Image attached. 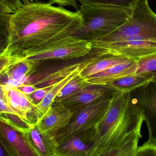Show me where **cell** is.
<instances>
[{"label":"cell","instance_id":"cell-31","mask_svg":"<svg viewBox=\"0 0 156 156\" xmlns=\"http://www.w3.org/2000/svg\"><path fill=\"white\" fill-rule=\"evenodd\" d=\"M16 88H18L20 90L23 92L27 96L32 94L37 89L34 85H30V84H24Z\"/></svg>","mask_w":156,"mask_h":156},{"label":"cell","instance_id":"cell-15","mask_svg":"<svg viewBox=\"0 0 156 156\" xmlns=\"http://www.w3.org/2000/svg\"><path fill=\"white\" fill-rule=\"evenodd\" d=\"M41 62L27 59L16 61L0 76V84L5 85L7 80H17L25 84L27 77L34 73Z\"/></svg>","mask_w":156,"mask_h":156},{"label":"cell","instance_id":"cell-8","mask_svg":"<svg viewBox=\"0 0 156 156\" xmlns=\"http://www.w3.org/2000/svg\"><path fill=\"white\" fill-rule=\"evenodd\" d=\"M135 105L142 112L148 130V143L156 145V83L149 82L130 92Z\"/></svg>","mask_w":156,"mask_h":156},{"label":"cell","instance_id":"cell-21","mask_svg":"<svg viewBox=\"0 0 156 156\" xmlns=\"http://www.w3.org/2000/svg\"><path fill=\"white\" fill-rule=\"evenodd\" d=\"M144 73L153 74V82L156 83V53L137 60L130 68L129 76Z\"/></svg>","mask_w":156,"mask_h":156},{"label":"cell","instance_id":"cell-22","mask_svg":"<svg viewBox=\"0 0 156 156\" xmlns=\"http://www.w3.org/2000/svg\"><path fill=\"white\" fill-rule=\"evenodd\" d=\"M80 73L72 79L61 90L54 100V103H59L68 97L76 93L85 87L91 85L85 78H82Z\"/></svg>","mask_w":156,"mask_h":156},{"label":"cell","instance_id":"cell-3","mask_svg":"<svg viewBox=\"0 0 156 156\" xmlns=\"http://www.w3.org/2000/svg\"><path fill=\"white\" fill-rule=\"evenodd\" d=\"M133 9L105 4H81L78 11L83 25L72 36L92 43L121 26L131 16Z\"/></svg>","mask_w":156,"mask_h":156},{"label":"cell","instance_id":"cell-32","mask_svg":"<svg viewBox=\"0 0 156 156\" xmlns=\"http://www.w3.org/2000/svg\"><path fill=\"white\" fill-rule=\"evenodd\" d=\"M23 4H25L29 2H33V0H21Z\"/></svg>","mask_w":156,"mask_h":156},{"label":"cell","instance_id":"cell-6","mask_svg":"<svg viewBox=\"0 0 156 156\" xmlns=\"http://www.w3.org/2000/svg\"><path fill=\"white\" fill-rule=\"evenodd\" d=\"M92 48L91 42L70 36L23 59L40 62L49 60H69L85 56Z\"/></svg>","mask_w":156,"mask_h":156},{"label":"cell","instance_id":"cell-1","mask_svg":"<svg viewBox=\"0 0 156 156\" xmlns=\"http://www.w3.org/2000/svg\"><path fill=\"white\" fill-rule=\"evenodd\" d=\"M82 25L78 10L72 12L49 2H29L10 16L8 44L1 55L16 61L23 59L72 36Z\"/></svg>","mask_w":156,"mask_h":156},{"label":"cell","instance_id":"cell-5","mask_svg":"<svg viewBox=\"0 0 156 156\" xmlns=\"http://www.w3.org/2000/svg\"><path fill=\"white\" fill-rule=\"evenodd\" d=\"M102 54L100 48L93 46L89 54L80 58L57 60L37 69L27 77L25 84L33 85L37 89L49 87L62 80L81 68L89 65Z\"/></svg>","mask_w":156,"mask_h":156},{"label":"cell","instance_id":"cell-26","mask_svg":"<svg viewBox=\"0 0 156 156\" xmlns=\"http://www.w3.org/2000/svg\"><path fill=\"white\" fill-rule=\"evenodd\" d=\"M53 85L37 89L32 94L28 95L27 97L33 103L35 104H37L43 100L48 92L53 87Z\"/></svg>","mask_w":156,"mask_h":156},{"label":"cell","instance_id":"cell-16","mask_svg":"<svg viewBox=\"0 0 156 156\" xmlns=\"http://www.w3.org/2000/svg\"><path fill=\"white\" fill-rule=\"evenodd\" d=\"M137 60L129 59L85 79L91 84L108 85L116 80L129 76V69Z\"/></svg>","mask_w":156,"mask_h":156},{"label":"cell","instance_id":"cell-2","mask_svg":"<svg viewBox=\"0 0 156 156\" xmlns=\"http://www.w3.org/2000/svg\"><path fill=\"white\" fill-rule=\"evenodd\" d=\"M144 121L130 92L115 93L106 112L94 125L92 156H136Z\"/></svg>","mask_w":156,"mask_h":156},{"label":"cell","instance_id":"cell-29","mask_svg":"<svg viewBox=\"0 0 156 156\" xmlns=\"http://www.w3.org/2000/svg\"><path fill=\"white\" fill-rule=\"evenodd\" d=\"M2 1L14 12L18 10L23 4L21 0H2Z\"/></svg>","mask_w":156,"mask_h":156},{"label":"cell","instance_id":"cell-17","mask_svg":"<svg viewBox=\"0 0 156 156\" xmlns=\"http://www.w3.org/2000/svg\"><path fill=\"white\" fill-rule=\"evenodd\" d=\"M129 59H131L123 56L104 53L102 49L101 56L85 67L80 72V75L82 78H86L123 63Z\"/></svg>","mask_w":156,"mask_h":156},{"label":"cell","instance_id":"cell-12","mask_svg":"<svg viewBox=\"0 0 156 156\" xmlns=\"http://www.w3.org/2000/svg\"><path fill=\"white\" fill-rule=\"evenodd\" d=\"M116 92L109 85L91 84L59 103L75 112L97 101L111 98Z\"/></svg>","mask_w":156,"mask_h":156},{"label":"cell","instance_id":"cell-10","mask_svg":"<svg viewBox=\"0 0 156 156\" xmlns=\"http://www.w3.org/2000/svg\"><path fill=\"white\" fill-rule=\"evenodd\" d=\"M93 46L102 49L105 53L138 60L156 53V42L125 40L110 43H93Z\"/></svg>","mask_w":156,"mask_h":156},{"label":"cell","instance_id":"cell-23","mask_svg":"<svg viewBox=\"0 0 156 156\" xmlns=\"http://www.w3.org/2000/svg\"><path fill=\"white\" fill-rule=\"evenodd\" d=\"M0 121L13 129L24 134H28L34 123L28 122L19 115L9 113H0Z\"/></svg>","mask_w":156,"mask_h":156},{"label":"cell","instance_id":"cell-14","mask_svg":"<svg viewBox=\"0 0 156 156\" xmlns=\"http://www.w3.org/2000/svg\"><path fill=\"white\" fill-rule=\"evenodd\" d=\"M0 96L22 118L33 123L35 104L27 95L16 87L0 84Z\"/></svg>","mask_w":156,"mask_h":156},{"label":"cell","instance_id":"cell-27","mask_svg":"<svg viewBox=\"0 0 156 156\" xmlns=\"http://www.w3.org/2000/svg\"><path fill=\"white\" fill-rule=\"evenodd\" d=\"M13 58L5 55H0V76L3 72L15 62Z\"/></svg>","mask_w":156,"mask_h":156},{"label":"cell","instance_id":"cell-9","mask_svg":"<svg viewBox=\"0 0 156 156\" xmlns=\"http://www.w3.org/2000/svg\"><path fill=\"white\" fill-rule=\"evenodd\" d=\"M0 143L11 156H41L34 147L29 133L16 131L0 121Z\"/></svg>","mask_w":156,"mask_h":156},{"label":"cell","instance_id":"cell-13","mask_svg":"<svg viewBox=\"0 0 156 156\" xmlns=\"http://www.w3.org/2000/svg\"><path fill=\"white\" fill-rule=\"evenodd\" d=\"M94 135L93 127L72 136L58 144L56 156H92Z\"/></svg>","mask_w":156,"mask_h":156},{"label":"cell","instance_id":"cell-19","mask_svg":"<svg viewBox=\"0 0 156 156\" xmlns=\"http://www.w3.org/2000/svg\"><path fill=\"white\" fill-rule=\"evenodd\" d=\"M29 136L33 145L41 156H56L58 143L55 136L40 132L34 124Z\"/></svg>","mask_w":156,"mask_h":156},{"label":"cell","instance_id":"cell-25","mask_svg":"<svg viewBox=\"0 0 156 156\" xmlns=\"http://www.w3.org/2000/svg\"><path fill=\"white\" fill-rule=\"evenodd\" d=\"M136 156H156V145L145 142L138 146Z\"/></svg>","mask_w":156,"mask_h":156},{"label":"cell","instance_id":"cell-28","mask_svg":"<svg viewBox=\"0 0 156 156\" xmlns=\"http://www.w3.org/2000/svg\"><path fill=\"white\" fill-rule=\"evenodd\" d=\"M9 113L21 116L18 113L14 111L0 96V113Z\"/></svg>","mask_w":156,"mask_h":156},{"label":"cell","instance_id":"cell-24","mask_svg":"<svg viewBox=\"0 0 156 156\" xmlns=\"http://www.w3.org/2000/svg\"><path fill=\"white\" fill-rule=\"evenodd\" d=\"M80 3L105 4L125 7H133L139 1L144 0H77Z\"/></svg>","mask_w":156,"mask_h":156},{"label":"cell","instance_id":"cell-33","mask_svg":"<svg viewBox=\"0 0 156 156\" xmlns=\"http://www.w3.org/2000/svg\"><path fill=\"white\" fill-rule=\"evenodd\" d=\"M5 154H4L2 150L1 147H0V156H5Z\"/></svg>","mask_w":156,"mask_h":156},{"label":"cell","instance_id":"cell-11","mask_svg":"<svg viewBox=\"0 0 156 156\" xmlns=\"http://www.w3.org/2000/svg\"><path fill=\"white\" fill-rule=\"evenodd\" d=\"M74 114V112L60 103H53L45 114L34 124L42 133L56 137L69 124Z\"/></svg>","mask_w":156,"mask_h":156},{"label":"cell","instance_id":"cell-4","mask_svg":"<svg viewBox=\"0 0 156 156\" xmlns=\"http://www.w3.org/2000/svg\"><path fill=\"white\" fill-rule=\"evenodd\" d=\"M125 40L156 42V14L148 0L139 1L133 6L129 18L112 33L92 43H110Z\"/></svg>","mask_w":156,"mask_h":156},{"label":"cell","instance_id":"cell-7","mask_svg":"<svg viewBox=\"0 0 156 156\" xmlns=\"http://www.w3.org/2000/svg\"><path fill=\"white\" fill-rule=\"evenodd\" d=\"M111 98L97 101L74 112L69 124L57 135L58 144L74 135L94 127L107 111Z\"/></svg>","mask_w":156,"mask_h":156},{"label":"cell","instance_id":"cell-20","mask_svg":"<svg viewBox=\"0 0 156 156\" xmlns=\"http://www.w3.org/2000/svg\"><path fill=\"white\" fill-rule=\"evenodd\" d=\"M154 79V75L151 73H141L123 77L108 85L116 91L130 92L138 87L153 82Z\"/></svg>","mask_w":156,"mask_h":156},{"label":"cell","instance_id":"cell-18","mask_svg":"<svg viewBox=\"0 0 156 156\" xmlns=\"http://www.w3.org/2000/svg\"><path fill=\"white\" fill-rule=\"evenodd\" d=\"M87 66L78 70L54 84L53 87L48 92L43 100L39 103L35 104L34 111V119H35V122L45 114L50 106L53 104L54 100L58 93L66 86V84L74 78Z\"/></svg>","mask_w":156,"mask_h":156},{"label":"cell","instance_id":"cell-30","mask_svg":"<svg viewBox=\"0 0 156 156\" xmlns=\"http://www.w3.org/2000/svg\"><path fill=\"white\" fill-rule=\"evenodd\" d=\"M14 11H13L8 5H6L3 2L0 0V17L10 15Z\"/></svg>","mask_w":156,"mask_h":156}]
</instances>
